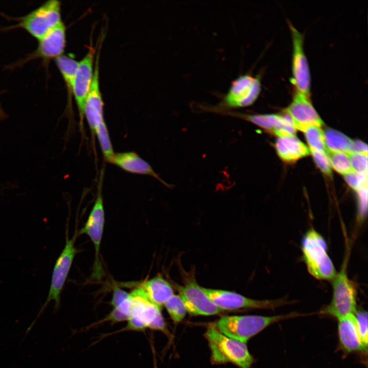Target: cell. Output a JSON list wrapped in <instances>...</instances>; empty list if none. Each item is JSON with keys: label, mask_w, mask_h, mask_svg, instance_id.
<instances>
[{"label": "cell", "mask_w": 368, "mask_h": 368, "mask_svg": "<svg viewBox=\"0 0 368 368\" xmlns=\"http://www.w3.org/2000/svg\"><path fill=\"white\" fill-rule=\"evenodd\" d=\"M306 315L307 314L295 311L270 316L255 315L224 316L214 325L223 334L246 343L249 339L271 325Z\"/></svg>", "instance_id": "obj_1"}, {"label": "cell", "mask_w": 368, "mask_h": 368, "mask_svg": "<svg viewBox=\"0 0 368 368\" xmlns=\"http://www.w3.org/2000/svg\"><path fill=\"white\" fill-rule=\"evenodd\" d=\"M213 364L232 363L240 368H250L254 359L246 343L223 334L214 324L209 326L205 333Z\"/></svg>", "instance_id": "obj_2"}, {"label": "cell", "mask_w": 368, "mask_h": 368, "mask_svg": "<svg viewBox=\"0 0 368 368\" xmlns=\"http://www.w3.org/2000/svg\"><path fill=\"white\" fill-rule=\"evenodd\" d=\"M301 246L303 260L310 274L318 280H332L337 273L323 236L311 228L304 236Z\"/></svg>", "instance_id": "obj_3"}, {"label": "cell", "mask_w": 368, "mask_h": 368, "mask_svg": "<svg viewBox=\"0 0 368 368\" xmlns=\"http://www.w3.org/2000/svg\"><path fill=\"white\" fill-rule=\"evenodd\" d=\"M261 91V77L249 74L241 75L232 82L221 101L213 106L204 107L206 110L223 113L232 109L251 105Z\"/></svg>", "instance_id": "obj_4"}, {"label": "cell", "mask_w": 368, "mask_h": 368, "mask_svg": "<svg viewBox=\"0 0 368 368\" xmlns=\"http://www.w3.org/2000/svg\"><path fill=\"white\" fill-rule=\"evenodd\" d=\"M11 19L17 23L2 30L20 28L38 40L62 21L61 3L48 1L25 16Z\"/></svg>", "instance_id": "obj_5"}, {"label": "cell", "mask_w": 368, "mask_h": 368, "mask_svg": "<svg viewBox=\"0 0 368 368\" xmlns=\"http://www.w3.org/2000/svg\"><path fill=\"white\" fill-rule=\"evenodd\" d=\"M332 280V297L330 303L319 314L328 315L337 319L356 312L357 290L354 283L343 268Z\"/></svg>", "instance_id": "obj_6"}, {"label": "cell", "mask_w": 368, "mask_h": 368, "mask_svg": "<svg viewBox=\"0 0 368 368\" xmlns=\"http://www.w3.org/2000/svg\"><path fill=\"white\" fill-rule=\"evenodd\" d=\"M76 234L69 238L68 228H66L65 244L61 254L57 259L52 272L51 285L49 293L44 304L36 318L28 328V333L34 325L48 305L52 301L55 302V308L57 309L60 303L61 293L70 272L74 258L78 252L75 246Z\"/></svg>", "instance_id": "obj_7"}, {"label": "cell", "mask_w": 368, "mask_h": 368, "mask_svg": "<svg viewBox=\"0 0 368 368\" xmlns=\"http://www.w3.org/2000/svg\"><path fill=\"white\" fill-rule=\"evenodd\" d=\"M129 296L130 313L123 331H143L146 328L151 329L164 320L161 308L149 300L140 286L129 293Z\"/></svg>", "instance_id": "obj_8"}, {"label": "cell", "mask_w": 368, "mask_h": 368, "mask_svg": "<svg viewBox=\"0 0 368 368\" xmlns=\"http://www.w3.org/2000/svg\"><path fill=\"white\" fill-rule=\"evenodd\" d=\"M101 180L94 205L85 225L79 233L80 235L85 234L88 236L94 246L95 259L90 277L91 279L93 280H100L104 274L100 251L105 222V212L101 187Z\"/></svg>", "instance_id": "obj_9"}, {"label": "cell", "mask_w": 368, "mask_h": 368, "mask_svg": "<svg viewBox=\"0 0 368 368\" xmlns=\"http://www.w3.org/2000/svg\"><path fill=\"white\" fill-rule=\"evenodd\" d=\"M202 289L211 301L222 311L243 308L272 310L291 304L286 298L257 300L226 290L202 287Z\"/></svg>", "instance_id": "obj_10"}, {"label": "cell", "mask_w": 368, "mask_h": 368, "mask_svg": "<svg viewBox=\"0 0 368 368\" xmlns=\"http://www.w3.org/2000/svg\"><path fill=\"white\" fill-rule=\"evenodd\" d=\"M176 287L190 314L210 316L222 311L206 295L196 282L194 273L187 274L183 278V284Z\"/></svg>", "instance_id": "obj_11"}, {"label": "cell", "mask_w": 368, "mask_h": 368, "mask_svg": "<svg viewBox=\"0 0 368 368\" xmlns=\"http://www.w3.org/2000/svg\"><path fill=\"white\" fill-rule=\"evenodd\" d=\"M66 47V27L62 21L38 40L37 48L13 66L17 67L35 59H41L44 67L50 62L62 56Z\"/></svg>", "instance_id": "obj_12"}, {"label": "cell", "mask_w": 368, "mask_h": 368, "mask_svg": "<svg viewBox=\"0 0 368 368\" xmlns=\"http://www.w3.org/2000/svg\"><path fill=\"white\" fill-rule=\"evenodd\" d=\"M292 40V77L290 82L295 91L310 97L311 77L308 61L303 48V36L289 21Z\"/></svg>", "instance_id": "obj_13"}, {"label": "cell", "mask_w": 368, "mask_h": 368, "mask_svg": "<svg viewBox=\"0 0 368 368\" xmlns=\"http://www.w3.org/2000/svg\"><path fill=\"white\" fill-rule=\"evenodd\" d=\"M96 54L95 49L89 46L86 55L78 62L74 77L73 96L77 106L82 127L85 101L93 79Z\"/></svg>", "instance_id": "obj_14"}, {"label": "cell", "mask_w": 368, "mask_h": 368, "mask_svg": "<svg viewBox=\"0 0 368 368\" xmlns=\"http://www.w3.org/2000/svg\"><path fill=\"white\" fill-rule=\"evenodd\" d=\"M222 114L252 123L278 137L294 135L296 130L290 117L285 112L282 114H250L230 111Z\"/></svg>", "instance_id": "obj_15"}, {"label": "cell", "mask_w": 368, "mask_h": 368, "mask_svg": "<svg viewBox=\"0 0 368 368\" xmlns=\"http://www.w3.org/2000/svg\"><path fill=\"white\" fill-rule=\"evenodd\" d=\"M285 112L290 117L296 129L303 132L309 126L321 127L324 124L309 97L300 93L295 92L292 101Z\"/></svg>", "instance_id": "obj_16"}, {"label": "cell", "mask_w": 368, "mask_h": 368, "mask_svg": "<svg viewBox=\"0 0 368 368\" xmlns=\"http://www.w3.org/2000/svg\"><path fill=\"white\" fill-rule=\"evenodd\" d=\"M100 48L95 56L94 76L91 86L86 97L84 116L93 134L99 124L104 121L103 101L99 81Z\"/></svg>", "instance_id": "obj_17"}, {"label": "cell", "mask_w": 368, "mask_h": 368, "mask_svg": "<svg viewBox=\"0 0 368 368\" xmlns=\"http://www.w3.org/2000/svg\"><path fill=\"white\" fill-rule=\"evenodd\" d=\"M338 336L344 352H363L367 349L359 334L355 314L338 319Z\"/></svg>", "instance_id": "obj_18"}, {"label": "cell", "mask_w": 368, "mask_h": 368, "mask_svg": "<svg viewBox=\"0 0 368 368\" xmlns=\"http://www.w3.org/2000/svg\"><path fill=\"white\" fill-rule=\"evenodd\" d=\"M125 171L133 174L151 176L168 187L170 185L163 180L146 160L134 152L114 153L110 163Z\"/></svg>", "instance_id": "obj_19"}, {"label": "cell", "mask_w": 368, "mask_h": 368, "mask_svg": "<svg viewBox=\"0 0 368 368\" xmlns=\"http://www.w3.org/2000/svg\"><path fill=\"white\" fill-rule=\"evenodd\" d=\"M140 287L149 300L160 308L174 294L171 285L160 275L144 281Z\"/></svg>", "instance_id": "obj_20"}, {"label": "cell", "mask_w": 368, "mask_h": 368, "mask_svg": "<svg viewBox=\"0 0 368 368\" xmlns=\"http://www.w3.org/2000/svg\"><path fill=\"white\" fill-rule=\"evenodd\" d=\"M275 148L279 156L286 162H293L308 155V148L295 135L278 137Z\"/></svg>", "instance_id": "obj_21"}, {"label": "cell", "mask_w": 368, "mask_h": 368, "mask_svg": "<svg viewBox=\"0 0 368 368\" xmlns=\"http://www.w3.org/2000/svg\"><path fill=\"white\" fill-rule=\"evenodd\" d=\"M55 61L65 82L68 100L71 101L73 96L74 77L78 62L70 55H64L59 57Z\"/></svg>", "instance_id": "obj_22"}, {"label": "cell", "mask_w": 368, "mask_h": 368, "mask_svg": "<svg viewBox=\"0 0 368 368\" xmlns=\"http://www.w3.org/2000/svg\"><path fill=\"white\" fill-rule=\"evenodd\" d=\"M326 146L329 152L350 153L353 141L343 133L328 129L324 132Z\"/></svg>", "instance_id": "obj_23"}, {"label": "cell", "mask_w": 368, "mask_h": 368, "mask_svg": "<svg viewBox=\"0 0 368 368\" xmlns=\"http://www.w3.org/2000/svg\"><path fill=\"white\" fill-rule=\"evenodd\" d=\"M309 146V149H312L328 155V150L325 141L324 132L320 127L311 126L307 128L304 131Z\"/></svg>", "instance_id": "obj_24"}, {"label": "cell", "mask_w": 368, "mask_h": 368, "mask_svg": "<svg viewBox=\"0 0 368 368\" xmlns=\"http://www.w3.org/2000/svg\"><path fill=\"white\" fill-rule=\"evenodd\" d=\"M95 134L97 136L105 159L107 162L110 163L114 153L113 152L108 131L104 120L98 126Z\"/></svg>", "instance_id": "obj_25"}, {"label": "cell", "mask_w": 368, "mask_h": 368, "mask_svg": "<svg viewBox=\"0 0 368 368\" xmlns=\"http://www.w3.org/2000/svg\"><path fill=\"white\" fill-rule=\"evenodd\" d=\"M164 306L170 317L175 323L181 321L187 312L179 295L174 294L165 303Z\"/></svg>", "instance_id": "obj_26"}, {"label": "cell", "mask_w": 368, "mask_h": 368, "mask_svg": "<svg viewBox=\"0 0 368 368\" xmlns=\"http://www.w3.org/2000/svg\"><path fill=\"white\" fill-rule=\"evenodd\" d=\"M328 156L331 167L337 172L345 175L353 172L349 154L342 152H329Z\"/></svg>", "instance_id": "obj_27"}, {"label": "cell", "mask_w": 368, "mask_h": 368, "mask_svg": "<svg viewBox=\"0 0 368 368\" xmlns=\"http://www.w3.org/2000/svg\"><path fill=\"white\" fill-rule=\"evenodd\" d=\"M130 309L131 303L129 296L128 299L122 304L113 308L106 317L99 321V324L104 321H110L114 324L127 321L129 317Z\"/></svg>", "instance_id": "obj_28"}, {"label": "cell", "mask_w": 368, "mask_h": 368, "mask_svg": "<svg viewBox=\"0 0 368 368\" xmlns=\"http://www.w3.org/2000/svg\"><path fill=\"white\" fill-rule=\"evenodd\" d=\"M349 156L353 171L367 175V154L350 153Z\"/></svg>", "instance_id": "obj_29"}, {"label": "cell", "mask_w": 368, "mask_h": 368, "mask_svg": "<svg viewBox=\"0 0 368 368\" xmlns=\"http://www.w3.org/2000/svg\"><path fill=\"white\" fill-rule=\"evenodd\" d=\"M355 316L360 338L364 344L367 347L368 340L367 312L365 311H356Z\"/></svg>", "instance_id": "obj_30"}, {"label": "cell", "mask_w": 368, "mask_h": 368, "mask_svg": "<svg viewBox=\"0 0 368 368\" xmlns=\"http://www.w3.org/2000/svg\"><path fill=\"white\" fill-rule=\"evenodd\" d=\"M348 184L355 190L358 191L367 188V175L352 172L344 175Z\"/></svg>", "instance_id": "obj_31"}, {"label": "cell", "mask_w": 368, "mask_h": 368, "mask_svg": "<svg viewBox=\"0 0 368 368\" xmlns=\"http://www.w3.org/2000/svg\"><path fill=\"white\" fill-rule=\"evenodd\" d=\"M314 159L320 170L325 174L331 175V166L328 155L326 153L309 149Z\"/></svg>", "instance_id": "obj_32"}, {"label": "cell", "mask_w": 368, "mask_h": 368, "mask_svg": "<svg viewBox=\"0 0 368 368\" xmlns=\"http://www.w3.org/2000/svg\"><path fill=\"white\" fill-rule=\"evenodd\" d=\"M129 293L123 289L116 287L113 290L110 305L113 308L117 307L129 297Z\"/></svg>", "instance_id": "obj_33"}, {"label": "cell", "mask_w": 368, "mask_h": 368, "mask_svg": "<svg viewBox=\"0 0 368 368\" xmlns=\"http://www.w3.org/2000/svg\"><path fill=\"white\" fill-rule=\"evenodd\" d=\"M358 192L359 205V214L361 217L366 214L367 210V188L362 189Z\"/></svg>", "instance_id": "obj_34"}, {"label": "cell", "mask_w": 368, "mask_h": 368, "mask_svg": "<svg viewBox=\"0 0 368 368\" xmlns=\"http://www.w3.org/2000/svg\"><path fill=\"white\" fill-rule=\"evenodd\" d=\"M350 153H363L367 154V146L361 141H353Z\"/></svg>", "instance_id": "obj_35"}, {"label": "cell", "mask_w": 368, "mask_h": 368, "mask_svg": "<svg viewBox=\"0 0 368 368\" xmlns=\"http://www.w3.org/2000/svg\"><path fill=\"white\" fill-rule=\"evenodd\" d=\"M6 117V114L0 106V120L4 119Z\"/></svg>", "instance_id": "obj_36"}]
</instances>
